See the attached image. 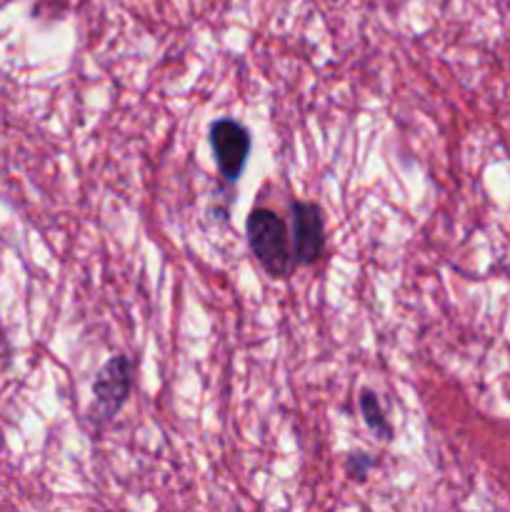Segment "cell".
Here are the masks:
<instances>
[{
    "label": "cell",
    "mask_w": 510,
    "mask_h": 512,
    "mask_svg": "<svg viewBox=\"0 0 510 512\" xmlns=\"http://www.w3.org/2000/svg\"><path fill=\"white\" fill-rule=\"evenodd\" d=\"M250 253L270 278H285L293 270V245L290 230L278 213L268 208H255L245 220Z\"/></svg>",
    "instance_id": "obj_1"
},
{
    "label": "cell",
    "mask_w": 510,
    "mask_h": 512,
    "mask_svg": "<svg viewBox=\"0 0 510 512\" xmlns=\"http://www.w3.org/2000/svg\"><path fill=\"white\" fill-rule=\"evenodd\" d=\"M133 393V360L128 355H115L98 370L93 383V420L98 425L110 423L123 410Z\"/></svg>",
    "instance_id": "obj_2"
},
{
    "label": "cell",
    "mask_w": 510,
    "mask_h": 512,
    "mask_svg": "<svg viewBox=\"0 0 510 512\" xmlns=\"http://www.w3.org/2000/svg\"><path fill=\"white\" fill-rule=\"evenodd\" d=\"M210 148H213L215 165L223 180L228 183H238L243 175L245 165H248L250 148H253V138H250L248 128L240 125L238 120L220 118L210 125Z\"/></svg>",
    "instance_id": "obj_3"
},
{
    "label": "cell",
    "mask_w": 510,
    "mask_h": 512,
    "mask_svg": "<svg viewBox=\"0 0 510 512\" xmlns=\"http://www.w3.org/2000/svg\"><path fill=\"white\" fill-rule=\"evenodd\" d=\"M290 245H293L295 265L318 263L325 250V225L323 213L315 203L308 200H295L290 208Z\"/></svg>",
    "instance_id": "obj_4"
},
{
    "label": "cell",
    "mask_w": 510,
    "mask_h": 512,
    "mask_svg": "<svg viewBox=\"0 0 510 512\" xmlns=\"http://www.w3.org/2000/svg\"><path fill=\"white\" fill-rule=\"evenodd\" d=\"M360 415H363L365 425H368L380 440H385V443L393 440V425L385 418L378 395H375L373 390H363V393H360Z\"/></svg>",
    "instance_id": "obj_5"
},
{
    "label": "cell",
    "mask_w": 510,
    "mask_h": 512,
    "mask_svg": "<svg viewBox=\"0 0 510 512\" xmlns=\"http://www.w3.org/2000/svg\"><path fill=\"white\" fill-rule=\"evenodd\" d=\"M373 468H375V458H370V455L365 453H350L348 460H345V470H348L350 478L355 480H365Z\"/></svg>",
    "instance_id": "obj_6"
}]
</instances>
